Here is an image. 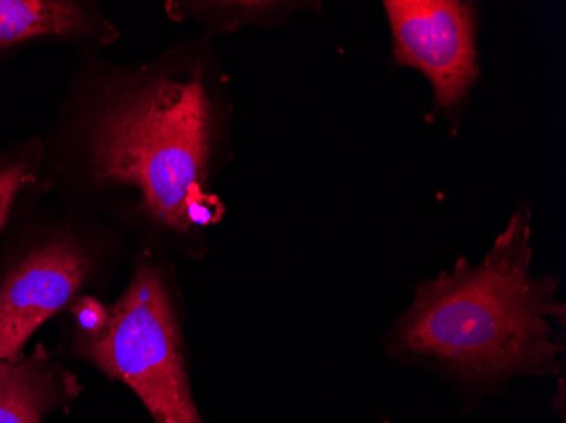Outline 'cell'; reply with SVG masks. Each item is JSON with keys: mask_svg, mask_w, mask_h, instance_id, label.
<instances>
[{"mask_svg": "<svg viewBox=\"0 0 566 423\" xmlns=\"http://www.w3.org/2000/svg\"><path fill=\"white\" fill-rule=\"evenodd\" d=\"M229 85L208 36L135 63L82 51L41 136V183L133 250L203 260L226 214L216 181L233 160Z\"/></svg>", "mask_w": 566, "mask_h": 423, "instance_id": "cell-1", "label": "cell"}, {"mask_svg": "<svg viewBox=\"0 0 566 423\" xmlns=\"http://www.w3.org/2000/svg\"><path fill=\"white\" fill-rule=\"evenodd\" d=\"M531 215L523 203L479 263L460 257L422 279L385 334L387 355L440 373L473 403L517 377H556L566 307L558 276L533 273Z\"/></svg>", "mask_w": 566, "mask_h": 423, "instance_id": "cell-2", "label": "cell"}, {"mask_svg": "<svg viewBox=\"0 0 566 423\" xmlns=\"http://www.w3.org/2000/svg\"><path fill=\"white\" fill-rule=\"evenodd\" d=\"M60 317V358L129 388L155 423H206L193 393L186 300L171 257L133 250L119 297L87 295Z\"/></svg>", "mask_w": 566, "mask_h": 423, "instance_id": "cell-3", "label": "cell"}, {"mask_svg": "<svg viewBox=\"0 0 566 423\" xmlns=\"http://www.w3.org/2000/svg\"><path fill=\"white\" fill-rule=\"evenodd\" d=\"M132 256L123 232L38 181L0 234V359L82 297L102 298Z\"/></svg>", "mask_w": 566, "mask_h": 423, "instance_id": "cell-4", "label": "cell"}, {"mask_svg": "<svg viewBox=\"0 0 566 423\" xmlns=\"http://www.w3.org/2000/svg\"><path fill=\"white\" fill-rule=\"evenodd\" d=\"M397 66L418 70L432 91V114L457 117L479 81L476 8L460 0H385Z\"/></svg>", "mask_w": 566, "mask_h": 423, "instance_id": "cell-5", "label": "cell"}, {"mask_svg": "<svg viewBox=\"0 0 566 423\" xmlns=\"http://www.w3.org/2000/svg\"><path fill=\"white\" fill-rule=\"evenodd\" d=\"M119 40V28L92 0H0V72L38 44L65 43L82 53Z\"/></svg>", "mask_w": 566, "mask_h": 423, "instance_id": "cell-6", "label": "cell"}, {"mask_svg": "<svg viewBox=\"0 0 566 423\" xmlns=\"http://www.w3.org/2000/svg\"><path fill=\"white\" fill-rule=\"evenodd\" d=\"M84 390L60 356L36 343L19 358L0 359V423H46L70 413Z\"/></svg>", "mask_w": 566, "mask_h": 423, "instance_id": "cell-7", "label": "cell"}, {"mask_svg": "<svg viewBox=\"0 0 566 423\" xmlns=\"http://www.w3.org/2000/svg\"><path fill=\"white\" fill-rule=\"evenodd\" d=\"M305 0H167L165 15L171 22H196L206 36L237 33L243 28L270 30L304 12L319 9Z\"/></svg>", "mask_w": 566, "mask_h": 423, "instance_id": "cell-8", "label": "cell"}, {"mask_svg": "<svg viewBox=\"0 0 566 423\" xmlns=\"http://www.w3.org/2000/svg\"><path fill=\"white\" fill-rule=\"evenodd\" d=\"M43 161L41 136L14 139L0 148V234L25 193L40 181Z\"/></svg>", "mask_w": 566, "mask_h": 423, "instance_id": "cell-9", "label": "cell"}]
</instances>
